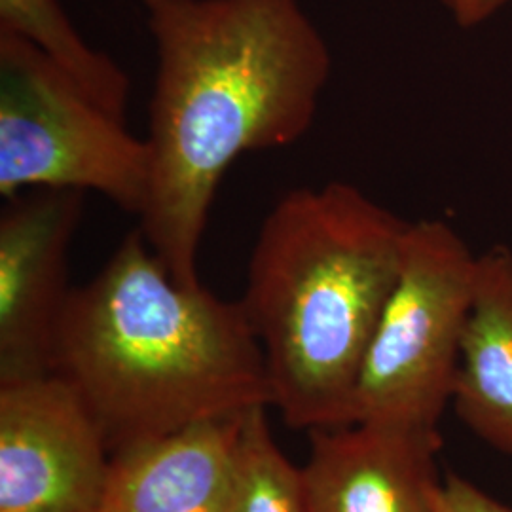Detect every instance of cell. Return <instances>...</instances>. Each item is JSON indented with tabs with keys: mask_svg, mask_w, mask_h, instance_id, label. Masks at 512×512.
<instances>
[{
	"mask_svg": "<svg viewBox=\"0 0 512 512\" xmlns=\"http://www.w3.org/2000/svg\"><path fill=\"white\" fill-rule=\"evenodd\" d=\"M452 401L480 439L512 456V251L478 256Z\"/></svg>",
	"mask_w": 512,
	"mask_h": 512,
	"instance_id": "cell-10",
	"label": "cell"
},
{
	"mask_svg": "<svg viewBox=\"0 0 512 512\" xmlns=\"http://www.w3.org/2000/svg\"><path fill=\"white\" fill-rule=\"evenodd\" d=\"M435 512H512V507L478 490L469 480L448 475L440 482Z\"/></svg>",
	"mask_w": 512,
	"mask_h": 512,
	"instance_id": "cell-13",
	"label": "cell"
},
{
	"mask_svg": "<svg viewBox=\"0 0 512 512\" xmlns=\"http://www.w3.org/2000/svg\"><path fill=\"white\" fill-rule=\"evenodd\" d=\"M84 194L40 188L0 213V384L52 372L55 334L74 287L69 253Z\"/></svg>",
	"mask_w": 512,
	"mask_h": 512,
	"instance_id": "cell-7",
	"label": "cell"
},
{
	"mask_svg": "<svg viewBox=\"0 0 512 512\" xmlns=\"http://www.w3.org/2000/svg\"><path fill=\"white\" fill-rule=\"evenodd\" d=\"M0 29L35 44L97 105L126 118L128 74L80 37L57 0H0Z\"/></svg>",
	"mask_w": 512,
	"mask_h": 512,
	"instance_id": "cell-11",
	"label": "cell"
},
{
	"mask_svg": "<svg viewBox=\"0 0 512 512\" xmlns=\"http://www.w3.org/2000/svg\"><path fill=\"white\" fill-rule=\"evenodd\" d=\"M148 183L147 139L97 105L35 44L0 29V194L99 192L139 217Z\"/></svg>",
	"mask_w": 512,
	"mask_h": 512,
	"instance_id": "cell-4",
	"label": "cell"
},
{
	"mask_svg": "<svg viewBox=\"0 0 512 512\" xmlns=\"http://www.w3.org/2000/svg\"><path fill=\"white\" fill-rule=\"evenodd\" d=\"M507 2L511 0H463L456 19L463 27H471L494 16L495 12H499Z\"/></svg>",
	"mask_w": 512,
	"mask_h": 512,
	"instance_id": "cell-14",
	"label": "cell"
},
{
	"mask_svg": "<svg viewBox=\"0 0 512 512\" xmlns=\"http://www.w3.org/2000/svg\"><path fill=\"white\" fill-rule=\"evenodd\" d=\"M239 418L112 454L103 512H230Z\"/></svg>",
	"mask_w": 512,
	"mask_h": 512,
	"instance_id": "cell-9",
	"label": "cell"
},
{
	"mask_svg": "<svg viewBox=\"0 0 512 512\" xmlns=\"http://www.w3.org/2000/svg\"><path fill=\"white\" fill-rule=\"evenodd\" d=\"M408 228L346 183L291 190L262 220L239 302L266 359L272 406L289 427L353 423Z\"/></svg>",
	"mask_w": 512,
	"mask_h": 512,
	"instance_id": "cell-3",
	"label": "cell"
},
{
	"mask_svg": "<svg viewBox=\"0 0 512 512\" xmlns=\"http://www.w3.org/2000/svg\"><path fill=\"white\" fill-rule=\"evenodd\" d=\"M52 372L73 387L110 452L272 406L262 348L241 302L173 279L141 230L74 287Z\"/></svg>",
	"mask_w": 512,
	"mask_h": 512,
	"instance_id": "cell-2",
	"label": "cell"
},
{
	"mask_svg": "<svg viewBox=\"0 0 512 512\" xmlns=\"http://www.w3.org/2000/svg\"><path fill=\"white\" fill-rule=\"evenodd\" d=\"M439 429L357 421L310 431L311 512H435Z\"/></svg>",
	"mask_w": 512,
	"mask_h": 512,
	"instance_id": "cell-8",
	"label": "cell"
},
{
	"mask_svg": "<svg viewBox=\"0 0 512 512\" xmlns=\"http://www.w3.org/2000/svg\"><path fill=\"white\" fill-rule=\"evenodd\" d=\"M112 452L50 372L0 384V512H103Z\"/></svg>",
	"mask_w": 512,
	"mask_h": 512,
	"instance_id": "cell-6",
	"label": "cell"
},
{
	"mask_svg": "<svg viewBox=\"0 0 512 512\" xmlns=\"http://www.w3.org/2000/svg\"><path fill=\"white\" fill-rule=\"evenodd\" d=\"M156 48L150 183L139 230L175 281L198 251L226 169L311 128L332 57L298 0H145Z\"/></svg>",
	"mask_w": 512,
	"mask_h": 512,
	"instance_id": "cell-1",
	"label": "cell"
},
{
	"mask_svg": "<svg viewBox=\"0 0 512 512\" xmlns=\"http://www.w3.org/2000/svg\"><path fill=\"white\" fill-rule=\"evenodd\" d=\"M478 256L442 220L410 222L397 283L366 351L353 423L439 429L475 293Z\"/></svg>",
	"mask_w": 512,
	"mask_h": 512,
	"instance_id": "cell-5",
	"label": "cell"
},
{
	"mask_svg": "<svg viewBox=\"0 0 512 512\" xmlns=\"http://www.w3.org/2000/svg\"><path fill=\"white\" fill-rule=\"evenodd\" d=\"M440 2H442L448 10H452V14L456 16V14H458L459 6H461V2H463V0H440Z\"/></svg>",
	"mask_w": 512,
	"mask_h": 512,
	"instance_id": "cell-15",
	"label": "cell"
},
{
	"mask_svg": "<svg viewBox=\"0 0 512 512\" xmlns=\"http://www.w3.org/2000/svg\"><path fill=\"white\" fill-rule=\"evenodd\" d=\"M270 406H256L239 421L230 512H311L302 467L277 446Z\"/></svg>",
	"mask_w": 512,
	"mask_h": 512,
	"instance_id": "cell-12",
	"label": "cell"
}]
</instances>
